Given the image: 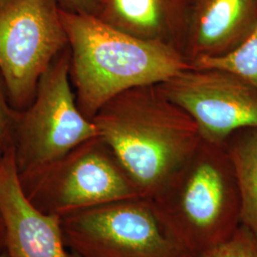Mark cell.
Returning <instances> with one entry per match:
<instances>
[{
    "label": "cell",
    "instance_id": "1",
    "mask_svg": "<svg viewBox=\"0 0 257 257\" xmlns=\"http://www.w3.org/2000/svg\"><path fill=\"white\" fill-rule=\"evenodd\" d=\"M92 120L146 198L165 185L202 139L193 118L158 84L121 92Z\"/></svg>",
    "mask_w": 257,
    "mask_h": 257
},
{
    "label": "cell",
    "instance_id": "2",
    "mask_svg": "<svg viewBox=\"0 0 257 257\" xmlns=\"http://www.w3.org/2000/svg\"><path fill=\"white\" fill-rule=\"evenodd\" d=\"M76 103L89 118L128 89L160 84L193 68L172 48L131 36L93 15L60 10Z\"/></svg>",
    "mask_w": 257,
    "mask_h": 257
},
{
    "label": "cell",
    "instance_id": "3",
    "mask_svg": "<svg viewBox=\"0 0 257 257\" xmlns=\"http://www.w3.org/2000/svg\"><path fill=\"white\" fill-rule=\"evenodd\" d=\"M150 199L171 234L194 257L225 242L241 225L237 179L223 144L201 139Z\"/></svg>",
    "mask_w": 257,
    "mask_h": 257
},
{
    "label": "cell",
    "instance_id": "4",
    "mask_svg": "<svg viewBox=\"0 0 257 257\" xmlns=\"http://www.w3.org/2000/svg\"><path fill=\"white\" fill-rule=\"evenodd\" d=\"M69 45L40 78L33 102L19 110L12 148L20 178L36 175L83 142L98 136L76 103Z\"/></svg>",
    "mask_w": 257,
    "mask_h": 257
},
{
    "label": "cell",
    "instance_id": "5",
    "mask_svg": "<svg viewBox=\"0 0 257 257\" xmlns=\"http://www.w3.org/2000/svg\"><path fill=\"white\" fill-rule=\"evenodd\" d=\"M19 179L38 210L60 218L141 196L119 159L99 136L83 142L43 171Z\"/></svg>",
    "mask_w": 257,
    "mask_h": 257
},
{
    "label": "cell",
    "instance_id": "6",
    "mask_svg": "<svg viewBox=\"0 0 257 257\" xmlns=\"http://www.w3.org/2000/svg\"><path fill=\"white\" fill-rule=\"evenodd\" d=\"M60 220L65 245L75 257H194L146 197L107 203Z\"/></svg>",
    "mask_w": 257,
    "mask_h": 257
},
{
    "label": "cell",
    "instance_id": "7",
    "mask_svg": "<svg viewBox=\"0 0 257 257\" xmlns=\"http://www.w3.org/2000/svg\"><path fill=\"white\" fill-rule=\"evenodd\" d=\"M67 47L55 0H0V74L14 109L33 102L40 78Z\"/></svg>",
    "mask_w": 257,
    "mask_h": 257
},
{
    "label": "cell",
    "instance_id": "8",
    "mask_svg": "<svg viewBox=\"0 0 257 257\" xmlns=\"http://www.w3.org/2000/svg\"><path fill=\"white\" fill-rule=\"evenodd\" d=\"M158 85L193 118L203 140L223 144L234 131L257 127V91L231 72L193 67Z\"/></svg>",
    "mask_w": 257,
    "mask_h": 257
},
{
    "label": "cell",
    "instance_id": "9",
    "mask_svg": "<svg viewBox=\"0 0 257 257\" xmlns=\"http://www.w3.org/2000/svg\"><path fill=\"white\" fill-rule=\"evenodd\" d=\"M0 212L8 257H71L60 217L38 210L24 193L12 147L0 160Z\"/></svg>",
    "mask_w": 257,
    "mask_h": 257
},
{
    "label": "cell",
    "instance_id": "10",
    "mask_svg": "<svg viewBox=\"0 0 257 257\" xmlns=\"http://www.w3.org/2000/svg\"><path fill=\"white\" fill-rule=\"evenodd\" d=\"M257 21V0H193L183 55L193 65L229 55Z\"/></svg>",
    "mask_w": 257,
    "mask_h": 257
},
{
    "label": "cell",
    "instance_id": "11",
    "mask_svg": "<svg viewBox=\"0 0 257 257\" xmlns=\"http://www.w3.org/2000/svg\"><path fill=\"white\" fill-rule=\"evenodd\" d=\"M192 1L99 0L94 16L131 36L183 55Z\"/></svg>",
    "mask_w": 257,
    "mask_h": 257
},
{
    "label": "cell",
    "instance_id": "12",
    "mask_svg": "<svg viewBox=\"0 0 257 257\" xmlns=\"http://www.w3.org/2000/svg\"><path fill=\"white\" fill-rule=\"evenodd\" d=\"M233 166L241 202V225L257 237V127L239 128L223 142Z\"/></svg>",
    "mask_w": 257,
    "mask_h": 257
},
{
    "label": "cell",
    "instance_id": "13",
    "mask_svg": "<svg viewBox=\"0 0 257 257\" xmlns=\"http://www.w3.org/2000/svg\"><path fill=\"white\" fill-rule=\"evenodd\" d=\"M193 68H216L231 72L251 85L257 91V21L246 40L229 55L201 59Z\"/></svg>",
    "mask_w": 257,
    "mask_h": 257
},
{
    "label": "cell",
    "instance_id": "14",
    "mask_svg": "<svg viewBox=\"0 0 257 257\" xmlns=\"http://www.w3.org/2000/svg\"><path fill=\"white\" fill-rule=\"evenodd\" d=\"M198 257H257V237L240 225L230 238Z\"/></svg>",
    "mask_w": 257,
    "mask_h": 257
},
{
    "label": "cell",
    "instance_id": "15",
    "mask_svg": "<svg viewBox=\"0 0 257 257\" xmlns=\"http://www.w3.org/2000/svg\"><path fill=\"white\" fill-rule=\"evenodd\" d=\"M19 111L10 103L6 85L0 74V147L3 150L12 147L13 133Z\"/></svg>",
    "mask_w": 257,
    "mask_h": 257
},
{
    "label": "cell",
    "instance_id": "16",
    "mask_svg": "<svg viewBox=\"0 0 257 257\" xmlns=\"http://www.w3.org/2000/svg\"><path fill=\"white\" fill-rule=\"evenodd\" d=\"M60 10L74 13L95 15L99 0H55Z\"/></svg>",
    "mask_w": 257,
    "mask_h": 257
},
{
    "label": "cell",
    "instance_id": "17",
    "mask_svg": "<svg viewBox=\"0 0 257 257\" xmlns=\"http://www.w3.org/2000/svg\"><path fill=\"white\" fill-rule=\"evenodd\" d=\"M5 251V227L0 212V254Z\"/></svg>",
    "mask_w": 257,
    "mask_h": 257
},
{
    "label": "cell",
    "instance_id": "18",
    "mask_svg": "<svg viewBox=\"0 0 257 257\" xmlns=\"http://www.w3.org/2000/svg\"><path fill=\"white\" fill-rule=\"evenodd\" d=\"M4 151H5V150H3L2 148L0 147V160H1L2 156H3V154H4Z\"/></svg>",
    "mask_w": 257,
    "mask_h": 257
},
{
    "label": "cell",
    "instance_id": "19",
    "mask_svg": "<svg viewBox=\"0 0 257 257\" xmlns=\"http://www.w3.org/2000/svg\"><path fill=\"white\" fill-rule=\"evenodd\" d=\"M0 257H8V255H7V253L4 251L2 254H0Z\"/></svg>",
    "mask_w": 257,
    "mask_h": 257
},
{
    "label": "cell",
    "instance_id": "20",
    "mask_svg": "<svg viewBox=\"0 0 257 257\" xmlns=\"http://www.w3.org/2000/svg\"><path fill=\"white\" fill-rule=\"evenodd\" d=\"M70 255H71V257H75V256H74V255H72V254H71V253H70Z\"/></svg>",
    "mask_w": 257,
    "mask_h": 257
}]
</instances>
